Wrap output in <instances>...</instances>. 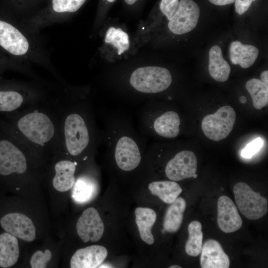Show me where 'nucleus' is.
Listing matches in <instances>:
<instances>
[{
	"instance_id": "nucleus-1",
	"label": "nucleus",
	"mask_w": 268,
	"mask_h": 268,
	"mask_svg": "<svg viewBox=\"0 0 268 268\" xmlns=\"http://www.w3.org/2000/svg\"><path fill=\"white\" fill-rule=\"evenodd\" d=\"M36 104L0 119L19 141L35 165L43 171L58 151L60 121L57 102Z\"/></svg>"
},
{
	"instance_id": "nucleus-2",
	"label": "nucleus",
	"mask_w": 268,
	"mask_h": 268,
	"mask_svg": "<svg viewBox=\"0 0 268 268\" xmlns=\"http://www.w3.org/2000/svg\"><path fill=\"white\" fill-rule=\"evenodd\" d=\"M58 105L60 133L57 154L81 160L95 152L102 144L103 133L96 124L93 105L82 97L69 98Z\"/></svg>"
},
{
	"instance_id": "nucleus-3",
	"label": "nucleus",
	"mask_w": 268,
	"mask_h": 268,
	"mask_svg": "<svg viewBox=\"0 0 268 268\" xmlns=\"http://www.w3.org/2000/svg\"><path fill=\"white\" fill-rule=\"evenodd\" d=\"M102 118V144L119 169L125 172L134 171L141 163L147 138L136 129L130 115L124 110L107 111Z\"/></svg>"
},
{
	"instance_id": "nucleus-4",
	"label": "nucleus",
	"mask_w": 268,
	"mask_h": 268,
	"mask_svg": "<svg viewBox=\"0 0 268 268\" xmlns=\"http://www.w3.org/2000/svg\"><path fill=\"white\" fill-rule=\"evenodd\" d=\"M43 179V172L0 119V187L26 197L39 189Z\"/></svg>"
},
{
	"instance_id": "nucleus-5",
	"label": "nucleus",
	"mask_w": 268,
	"mask_h": 268,
	"mask_svg": "<svg viewBox=\"0 0 268 268\" xmlns=\"http://www.w3.org/2000/svg\"><path fill=\"white\" fill-rule=\"evenodd\" d=\"M36 34L22 24L19 27L0 20V46L3 49L21 59V62L39 64L57 75L50 64L46 49Z\"/></svg>"
},
{
	"instance_id": "nucleus-6",
	"label": "nucleus",
	"mask_w": 268,
	"mask_h": 268,
	"mask_svg": "<svg viewBox=\"0 0 268 268\" xmlns=\"http://www.w3.org/2000/svg\"><path fill=\"white\" fill-rule=\"evenodd\" d=\"M137 116L138 130L146 138L157 135L172 138L180 133L181 120L175 111L167 110L157 114L145 102L140 107Z\"/></svg>"
},
{
	"instance_id": "nucleus-7",
	"label": "nucleus",
	"mask_w": 268,
	"mask_h": 268,
	"mask_svg": "<svg viewBox=\"0 0 268 268\" xmlns=\"http://www.w3.org/2000/svg\"><path fill=\"white\" fill-rule=\"evenodd\" d=\"M45 91L33 83L18 81L0 88V114L13 113L46 102Z\"/></svg>"
},
{
	"instance_id": "nucleus-8",
	"label": "nucleus",
	"mask_w": 268,
	"mask_h": 268,
	"mask_svg": "<svg viewBox=\"0 0 268 268\" xmlns=\"http://www.w3.org/2000/svg\"><path fill=\"white\" fill-rule=\"evenodd\" d=\"M0 227L23 241H34L39 235L36 222L29 214L21 212L11 198H0Z\"/></svg>"
},
{
	"instance_id": "nucleus-9",
	"label": "nucleus",
	"mask_w": 268,
	"mask_h": 268,
	"mask_svg": "<svg viewBox=\"0 0 268 268\" xmlns=\"http://www.w3.org/2000/svg\"><path fill=\"white\" fill-rule=\"evenodd\" d=\"M129 82L134 90L147 95L167 90L172 83V77L167 68L147 66L135 69L131 74Z\"/></svg>"
},
{
	"instance_id": "nucleus-10",
	"label": "nucleus",
	"mask_w": 268,
	"mask_h": 268,
	"mask_svg": "<svg viewBox=\"0 0 268 268\" xmlns=\"http://www.w3.org/2000/svg\"><path fill=\"white\" fill-rule=\"evenodd\" d=\"M87 158L77 160L57 154L44 171V178H48L50 185L58 194L66 193L72 190L75 184L79 164Z\"/></svg>"
},
{
	"instance_id": "nucleus-11",
	"label": "nucleus",
	"mask_w": 268,
	"mask_h": 268,
	"mask_svg": "<svg viewBox=\"0 0 268 268\" xmlns=\"http://www.w3.org/2000/svg\"><path fill=\"white\" fill-rule=\"evenodd\" d=\"M233 193L237 207L246 218L256 220L266 214L268 209L267 199L254 192L247 184L236 183Z\"/></svg>"
},
{
	"instance_id": "nucleus-12",
	"label": "nucleus",
	"mask_w": 268,
	"mask_h": 268,
	"mask_svg": "<svg viewBox=\"0 0 268 268\" xmlns=\"http://www.w3.org/2000/svg\"><path fill=\"white\" fill-rule=\"evenodd\" d=\"M236 120L232 107L224 106L213 114L205 116L201 122V129L209 139L218 141L226 138L231 132Z\"/></svg>"
},
{
	"instance_id": "nucleus-13",
	"label": "nucleus",
	"mask_w": 268,
	"mask_h": 268,
	"mask_svg": "<svg viewBox=\"0 0 268 268\" xmlns=\"http://www.w3.org/2000/svg\"><path fill=\"white\" fill-rule=\"evenodd\" d=\"M199 5L193 0H181L176 12L169 20L168 28L177 35L186 34L197 26L200 17Z\"/></svg>"
},
{
	"instance_id": "nucleus-14",
	"label": "nucleus",
	"mask_w": 268,
	"mask_h": 268,
	"mask_svg": "<svg viewBox=\"0 0 268 268\" xmlns=\"http://www.w3.org/2000/svg\"><path fill=\"white\" fill-rule=\"evenodd\" d=\"M198 160L195 154L190 150L177 153L165 167L166 177L173 181H180L193 177L197 169Z\"/></svg>"
},
{
	"instance_id": "nucleus-15",
	"label": "nucleus",
	"mask_w": 268,
	"mask_h": 268,
	"mask_svg": "<svg viewBox=\"0 0 268 268\" xmlns=\"http://www.w3.org/2000/svg\"><path fill=\"white\" fill-rule=\"evenodd\" d=\"M75 227L78 236L84 243L98 242L104 231L103 221L97 210L93 207H88L82 212Z\"/></svg>"
},
{
	"instance_id": "nucleus-16",
	"label": "nucleus",
	"mask_w": 268,
	"mask_h": 268,
	"mask_svg": "<svg viewBox=\"0 0 268 268\" xmlns=\"http://www.w3.org/2000/svg\"><path fill=\"white\" fill-rule=\"evenodd\" d=\"M86 0H52L51 13L36 20L23 24L28 29L36 33L38 30L57 22L62 15L78 10Z\"/></svg>"
},
{
	"instance_id": "nucleus-17",
	"label": "nucleus",
	"mask_w": 268,
	"mask_h": 268,
	"mask_svg": "<svg viewBox=\"0 0 268 268\" xmlns=\"http://www.w3.org/2000/svg\"><path fill=\"white\" fill-rule=\"evenodd\" d=\"M242 220L237 206L226 196L220 197L217 201V224L223 232L229 233L238 230Z\"/></svg>"
},
{
	"instance_id": "nucleus-18",
	"label": "nucleus",
	"mask_w": 268,
	"mask_h": 268,
	"mask_svg": "<svg viewBox=\"0 0 268 268\" xmlns=\"http://www.w3.org/2000/svg\"><path fill=\"white\" fill-rule=\"evenodd\" d=\"M108 255V251L101 245H94L77 250L71 256V268H96L99 267Z\"/></svg>"
},
{
	"instance_id": "nucleus-19",
	"label": "nucleus",
	"mask_w": 268,
	"mask_h": 268,
	"mask_svg": "<svg viewBox=\"0 0 268 268\" xmlns=\"http://www.w3.org/2000/svg\"><path fill=\"white\" fill-rule=\"evenodd\" d=\"M200 265L202 268H228L230 260L220 243L208 239L202 246Z\"/></svg>"
},
{
	"instance_id": "nucleus-20",
	"label": "nucleus",
	"mask_w": 268,
	"mask_h": 268,
	"mask_svg": "<svg viewBox=\"0 0 268 268\" xmlns=\"http://www.w3.org/2000/svg\"><path fill=\"white\" fill-rule=\"evenodd\" d=\"M72 190L71 197L74 201L78 204L86 203L97 196L98 182L92 175L81 173L77 176Z\"/></svg>"
},
{
	"instance_id": "nucleus-21",
	"label": "nucleus",
	"mask_w": 268,
	"mask_h": 268,
	"mask_svg": "<svg viewBox=\"0 0 268 268\" xmlns=\"http://www.w3.org/2000/svg\"><path fill=\"white\" fill-rule=\"evenodd\" d=\"M19 256V239L2 231L0 233V268L13 267L17 263Z\"/></svg>"
},
{
	"instance_id": "nucleus-22",
	"label": "nucleus",
	"mask_w": 268,
	"mask_h": 268,
	"mask_svg": "<svg viewBox=\"0 0 268 268\" xmlns=\"http://www.w3.org/2000/svg\"><path fill=\"white\" fill-rule=\"evenodd\" d=\"M229 55L233 64L239 65L242 68H247L256 61L259 55V50L253 45L234 41L230 43Z\"/></svg>"
},
{
	"instance_id": "nucleus-23",
	"label": "nucleus",
	"mask_w": 268,
	"mask_h": 268,
	"mask_svg": "<svg viewBox=\"0 0 268 268\" xmlns=\"http://www.w3.org/2000/svg\"><path fill=\"white\" fill-rule=\"evenodd\" d=\"M134 214L140 238L147 244L152 245L154 239L151 228L156 221V212L150 208L138 207L135 208Z\"/></svg>"
},
{
	"instance_id": "nucleus-24",
	"label": "nucleus",
	"mask_w": 268,
	"mask_h": 268,
	"mask_svg": "<svg viewBox=\"0 0 268 268\" xmlns=\"http://www.w3.org/2000/svg\"><path fill=\"white\" fill-rule=\"evenodd\" d=\"M208 70L211 77L217 81L224 82L229 78L230 67L223 58L221 49L217 45L209 50Z\"/></svg>"
},
{
	"instance_id": "nucleus-25",
	"label": "nucleus",
	"mask_w": 268,
	"mask_h": 268,
	"mask_svg": "<svg viewBox=\"0 0 268 268\" xmlns=\"http://www.w3.org/2000/svg\"><path fill=\"white\" fill-rule=\"evenodd\" d=\"M186 206V201L180 197L171 203L166 210L163 220V227L166 231L175 233L179 229Z\"/></svg>"
},
{
	"instance_id": "nucleus-26",
	"label": "nucleus",
	"mask_w": 268,
	"mask_h": 268,
	"mask_svg": "<svg viewBox=\"0 0 268 268\" xmlns=\"http://www.w3.org/2000/svg\"><path fill=\"white\" fill-rule=\"evenodd\" d=\"M150 193L166 203L174 202L182 193L180 186L173 181H157L150 183L148 186Z\"/></svg>"
},
{
	"instance_id": "nucleus-27",
	"label": "nucleus",
	"mask_w": 268,
	"mask_h": 268,
	"mask_svg": "<svg viewBox=\"0 0 268 268\" xmlns=\"http://www.w3.org/2000/svg\"><path fill=\"white\" fill-rule=\"evenodd\" d=\"M246 88L250 94L254 107L258 110L268 104V85L257 78L249 80Z\"/></svg>"
},
{
	"instance_id": "nucleus-28",
	"label": "nucleus",
	"mask_w": 268,
	"mask_h": 268,
	"mask_svg": "<svg viewBox=\"0 0 268 268\" xmlns=\"http://www.w3.org/2000/svg\"><path fill=\"white\" fill-rule=\"evenodd\" d=\"M202 225L198 221L191 222L188 228L189 238L185 245V251L189 256L197 257L201 251L203 233Z\"/></svg>"
},
{
	"instance_id": "nucleus-29",
	"label": "nucleus",
	"mask_w": 268,
	"mask_h": 268,
	"mask_svg": "<svg viewBox=\"0 0 268 268\" xmlns=\"http://www.w3.org/2000/svg\"><path fill=\"white\" fill-rule=\"evenodd\" d=\"M105 42L115 47L119 55L127 51L130 47L129 36L120 28L110 27L106 32Z\"/></svg>"
},
{
	"instance_id": "nucleus-30",
	"label": "nucleus",
	"mask_w": 268,
	"mask_h": 268,
	"mask_svg": "<svg viewBox=\"0 0 268 268\" xmlns=\"http://www.w3.org/2000/svg\"><path fill=\"white\" fill-rule=\"evenodd\" d=\"M56 255V251L52 248L46 247L37 250L30 257L29 266L32 268H47L54 261Z\"/></svg>"
},
{
	"instance_id": "nucleus-31",
	"label": "nucleus",
	"mask_w": 268,
	"mask_h": 268,
	"mask_svg": "<svg viewBox=\"0 0 268 268\" xmlns=\"http://www.w3.org/2000/svg\"><path fill=\"white\" fill-rule=\"evenodd\" d=\"M263 141L261 138L257 137L249 143L242 150L241 155L244 158H250L259 151L263 145Z\"/></svg>"
},
{
	"instance_id": "nucleus-32",
	"label": "nucleus",
	"mask_w": 268,
	"mask_h": 268,
	"mask_svg": "<svg viewBox=\"0 0 268 268\" xmlns=\"http://www.w3.org/2000/svg\"><path fill=\"white\" fill-rule=\"evenodd\" d=\"M179 2V0H161L160 3V9L168 20L174 14Z\"/></svg>"
},
{
	"instance_id": "nucleus-33",
	"label": "nucleus",
	"mask_w": 268,
	"mask_h": 268,
	"mask_svg": "<svg viewBox=\"0 0 268 268\" xmlns=\"http://www.w3.org/2000/svg\"><path fill=\"white\" fill-rule=\"evenodd\" d=\"M255 0H235V7L236 12L242 15L249 8L252 2Z\"/></svg>"
},
{
	"instance_id": "nucleus-34",
	"label": "nucleus",
	"mask_w": 268,
	"mask_h": 268,
	"mask_svg": "<svg viewBox=\"0 0 268 268\" xmlns=\"http://www.w3.org/2000/svg\"><path fill=\"white\" fill-rule=\"evenodd\" d=\"M211 3L216 5H225L234 2L235 0H208Z\"/></svg>"
},
{
	"instance_id": "nucleus-35",
	"label": "nucleus",
	"mask_w": 268,
	"mask_h": 268,
	"mask_svg": "<svg viewBox=\"0 0 268 268\" xmlns=\"http://www.w3.org/2000/svg\"><path fill=\"white\" fill-rule=\"evenodd\" d=\"M260 80L268 85V71L265 70L262 72L260 76Z\"/></svg>"
},
{
	"instance_id": "nucleus-36",
	"label": "nucleus",
	"mask_w": 268,
	"mask_h": 268,
	"mask_svg": "<svg viewBox=\"0 0 268 268\" xmlns=\"http://www.w3.org/2000/svg\"><path fill=\"white\" fill-rule=\"evenodd\" d=\"M239 100L242 103H245L247 101V99L245 96H242L240 97Z\"/></svg>"
},
{
	"instance_id": "nucleus-37",
	"label": "nucleus",
	"mask_w": 268,
	"mask_h": 268,
	"mask_svg": "<svg viewBox=\"0 0 268 268\" xmlns=\"http://www.w3.org/2000/svg\"><path fill=\"white\" fill-rule=\"evenodd\" d=\"M137 0H125V2L130 5L134 4Z\"/></svg>"
},
{
	"instance_id": "nucleus-38",
	"label": "nucleus",
	"mask_w": 268,
	"mask_h": 268,
	"mask_svg": "<svg viewBox=\"0 0 268 268\" xmlns=\"http://www.w3.org/2000/svg\"><path fill=\"white\" fill-rule=\"evenodd\" d=\"M182 267L178 265H172L169 267V268H181Z\"/></svg>"
},
{
	"instance_id": "nucleus-39",
	"label": "nucleus",
	"mask_w": 268,
	"mask_h": 268,
	"mask_svg": "<svg viewBox=\"0 0 268 268\" xmlns=\"http://www.w3.org/2000/svg\"><path fill=\"white\" fill-rule=\"evenodd\" d=\"M109 2H113L114 1H115L116 0H107Z\"/></svg>"
}]
</instances>
